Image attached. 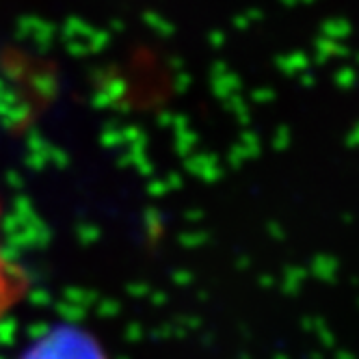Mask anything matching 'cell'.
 I'll return each instance as SVG.
<instances>
[{
	"mask_svg": "<svg viewBox=\"0 0 359 359\" xmlns=\"http://www.w3.org/2000/svg\"><path fill=\"white\" fill-rule=\"evenodd\" d=\"M18 359H109V355L81 325L59 323L35 338Z\"/></svg>",
	"mask_w": 359,
	"mask_h": 359,
	"instance_id": "6da1fadb",
	"label": "cell"
},
{
	"mask_svg": "<svg viewBox=\"0 0 359 359\" xmlns=\"http://www.w3.org/2000/svg\"><path fill=\"white\" fill-rule=\"evenodd\" d=\"M31 294V279L9 258L3 245V201H0V325L11 318Z\"/></svg>",
	"mask_w": 359,
	"mask_h": 359,
	"instance_id": "7a4b0ae2",
	"label": "cell"
}]
</instances>
